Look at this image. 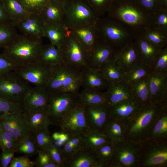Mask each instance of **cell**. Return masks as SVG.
Masks as SVG:
<instances>
[{
    "mask_svg": "<svg viewBox=\"0 0 167 167\" xmlns=\"http://www.w3.org/2000/svg\"><path fill=\"white\" fill-rule=\"evenodd\" d=\"M167 109V102H151L141 108L125 122V140L138 144L147 140L157 118Z\"/></svg>",
    "mask_w": 167,
    "mask_h": 167,
    "instance_id": "1",
    "label": "cell"
},
{
    "mask_svg": "<svg viewBox=\"0 0 167 167\" xmlns=\"http://www.w3.org/2000/svg\"><path fill=\"white\" fill-rule=\"evenodd\" d=\"M123 22L132 27L138 35L145 28L152 26L154 15L137 0H114L106 14Z\"/></svg>",
    "mask_w": 167,
    "mask_h": 167,
    "instance_id": "2",
    "label": "cell"
},
{
    "mask_svg": "<svg viewBox=\"0 0 167 167\" xmlns=\"http://www.w3.org/2000/svg\"><path fill=\"white\" fill-rule=\"evenodd\" d=\"M95 26L98 38L109 44L115 53L134 41L138 35L129 25L106 15L99 18Z\"/></svg>",
    "mask_w": 167,
    "mask_h": 167,
    "instance_id": "3",
    "label": "cell"
},
{
    "mask_svg": "<svg viewBox=\"0 0 167 167\" xmlns=\"http://www.w3.org/2000/svg\"><path fill=\"white\" fill-rule=\"evenodd\" d=\"M42 45L41 38L18 34L4 47L3 55L19 68L39 61Z\"/></svg>",
    "mask_w": 167,
    "mask_h": 167,
    "instance_id": "4",
    "label": "cell"
},
{
    "mask_svg": "<svg viewBox=\"0 0 167 167\" xmlns=\"http://www.w3.org/2000/svg\"><path fill=\"white\" fill-rule=\"evenodd\" d=\"M82 70L63 62L51 66L50 75L45 88L49 92L78 93L82 87Z\"/></svg>",
    "mask_w": 167,
    "mask_h": 167,
    "instance_id": "5",
    "label": "cell"
},
{
    "mask_svg": "<svg viewBox=\"0 0 167 167\" xmlns=\"http://www.w3.org/2000/svg\"><path fill=\"white\" fill-rule=\"evenodd\" d=\"M65 24L69 29L79 26L95 24L99 18L84 0L63 2Z\"/></svg>",
    "mask_w": 167,
    "mask_h": 167,
    "instance_id": "6",
    "label": "cell"
},
{
    "mask_svg": "<svg viewBox=\"0 0 167 167\" xmlns=\"http://www.w3.org/2000/svg\"><path fill=\"white\" fill-rule=\"evenodd\" d=\"M78 93L62 92H49L46 109L51 124L58 126L66 113L79 101Z\"/></svg>",
    "mask_w": 167,
    "mask_h": 167,
    "instance_id": "7",
    "label": "cell"
},
{
    "mask_svg": "<svg viewBox=\"0 0 167 167\" xmlns=\"http://www.w3.org/2000/svg\"><path fill=\"white\" fill-rule=\"evenodd\" d=\"M31 87L14 71L0 75V97L7 101L22 103L25 93Z\"/></svg>",
    "mask_w": 167,
    "mask_h": 167,
    "instance_id": "8",
    "label": "cell"
},
{
    "mask_svg": "<svg viewBox=\"0 0 167 167\" xmlns=\"http://www.w3.org/2000/svg\"><path fill=\"white\" fill-rule=\"evenodd\" d=\"M114 146V156L109 167H134L139 165L141 152L140 144L125 140Z\"/></svg>",
    "mask_w": 167,
    "mask_h": 167,
    "instance_id": "9",
    "label": "cell"
},
{
    "mask_svg": "<svg viewBox=\"0 0 167 167\" xmlns=\"http://www.w3.org/2000/svg\"><path fill=\"white\" fill-rule=\"evenodd\" d=\"M60 49L64 63L81 70L88 66V53L71 31Z\"/></svg>",
    "mask_w": 167,
    "mask_h": 167,
    "instance_id": "10",
    "label": "cell"
},
{
    "mask_svg": "<svg viewBox=\"0 0 167 167\" xmlns=\"http://www.w3.org/2000/svg\"><path fill=\"white\" fill-rule=\"evenodd\" d=\"M58 126L68 135H81L88 127L84 105L79 101L64 115Z\"/></svg>",
    "mask_w": 167,
    "mask_h": 167,
    "instance_id": "11",
    "label": "cell"
},
{
    "mask_svg": "<svg viewBox=\"0 0 167 167\" xmlns=\"http://www.w3.org/2000/svg\"><path fill=\"white\" fill-rule=\"evenodd\" d=\"M51 66L40 61L18 68L15 73L24 81L37 86L45 87L49 79Z\"/></svg>",
    "mask_w": 167,
    "mask_h": 167,
    "instance_id": "12",
    "label": "cell"
},
{
    "mask_svg": "<svg viewBox=\"0 0 167 167\" xmlns=\"http://www.w3.org/2000/svg\"><path fill=\"white\" fill-rule=\"evenodd\" d=\"M141 152L139 164L143 167H165L167 164V145L165 142L153 140Z\"/></svg>",
    "mask_w": 167,
    "mask_h": 167,
    "instance_id": "13",
    "label": "cell"
},
{
    "mask_svg": "<svg viewBox=\"0 0 167 167\" xmlns=\"http://www.w3.org/2000/svg\"><path fill=\"white\" fill-rule=\"evenodd\" d=\"M22 34L32 37L42 38L45 23L41 14H30L18 20H11Z\"/></svg>",
    "mask_w": 167,
    "mask_h": 167,
    "instance_id": "14",
    "label": "cell"
},
{
    "mask_svg": "<svg viewBox=\"0 0 167 167\" xmlns=\"http://www.w3.org/2000/svg\"><path fill=\"white\" fill-rule=\"evenodd\" d=\"M148 78L151 102H167V72L151 71Z\"/></svg>",
    "mask_w": 167,
    "mask_h": 167,
    "instance_id": "15",
    "label": "cell"
},
{
    "mask_svg": "<svg viewBox=\"0 0 167 167\" xmlns=\"http://www.w3.org/2000/svg\"><path fill=\"white\" fill-rule=\"evenodd\" d=\"M22 111H15L0 114L3 129L17 139L29 132L22 115Z\"/></svg>",
    "mask_w": 167,
    "mask_h": 167,
    "instance_id": "16",
    "label": "cell"
},
{
    "mask_svg": "<svg viewBox=\"0 0 167 167\" xmlns=\"http://www.w3.org/2000/svg\"><path fill=\"white\" fill-rule=\"evenodd\" d=\"M115 52L107 42L98 38L92 50L88 53V66L99 70L105 63L115 59Z\"/></svg>",
    "mask_w": 167,
    "mask_h": 167,
    "instance_id": "17",
    "label": "cell"
},
{
    "mask_svg": "<svg viewBox=\"0 0 167 167\" xmlns=\"http://www.w3.org/2000/svg\"><path fill=\"white\" fill-rule=\"evenodd\" d=\"M49 94L45 87H31L23 97L22 103L24 109H46Z\"/></svg>",
    "mask_w": 167,
    "mask_h": 167,
    "instance_id": "18",
    "label": "cell"
},
{
    "mask_svg": "<svg viewBox=\"0 0 167 167\" xmlns=\"http://www.w3.org/2000/svg\"><path fill=\"white\" fill-rule=\"evenodd\" d=\"M115 59L124 73L141 62L139 51L135 41L115 52Z\"/></svg>",
    "mask_w": 167,
    "mask_h": 167,
    "instance_id": "19",
    "label": "cell"
},
{
    "mask_svg": "<svg viewBox=\"0 0 167 167\" xmlns=\"http://www.w3.org/2000/svg\"><path fill=\"white\" fill-rule=\"evenodd\" d=\"M88 127L102 131L110 118L107 104L84 105Z\"/></svg>",
    "mask_w": 167,
    "mask_h": 167,
    "instance_id": "20",
    "label": "cell"
},
{
    "mask_svg": "<svg viewBox=\"0 0 167 167\" xmlns=\"http://www.w3.org/2000/svg\"><path fill=\"white\" fill-rule=\"evenodd\" d=\"M22 113L28 130L32 133L48 128L51 124L46 109H23Z\"/></svg>",
    "mask_w": 167,
    "mask_h": 167,
    "instance_id": "21",
    "label": "cell"
},
{
    "mask_svg": "<svg viewBox=\"0 0 167 167\" xmlns=\"http://www.w3.org/2000/svg\"><path fill=\"white\" fill-rule=\"evenodd\" d=\"M105 92L109 106L123 101L134 100L131 86L124 80L109 84Z\"/></svg>",
    "mask_w": 167,
    "mask_h": 167,
    "instance_id": "22",
    "label": "cell"
},
{
    "mask_svg": "<svg viewBox=\"0 0 167 167\" xmlns=\"http://www.w3.org/2000/svg\"><path fill=\"white\" fill-rule=\"evenodd\" d=\"M93 150L85 146L65 163V167H105Z\"/></svg>",
    "mask_w": 167,
    "mask_h": 167,
    "instance_id": "23",
    "label": "cell"
},
{
    "mask_svg": "<svg viewBox=\"0 0 167 167\" xmlns=\"http://www.w3.org/2000/svg\"><path fill=\"white\" fill-rule=\"evenodd\" d=\"M81 83L83 89L102 91L109 85L99 70L90 66L82 70Z\"/></svg>",
    "mask_w": 167,
    "mask_h": 167,
    "instance_id": "24",
    "label": "cell"
},
{
    "mask_svg": "<svg viewBox=\"0 0 167 167\" xmlns=\"http://www.w3.org/2000/svg\"><path fill=\"white\" fill-rule=\"evenodd\" d=\"M77 40L88 53L95 44L98 36L95 24H86L70 29Z\"/></svg>",
    "mask_w": 167,
    "mask_h": 167,
    "instance_id": "25",
    "label": "cell"
},
{
    "mask_svg": "<svg viewBox=\"0 0 167 167\" xmlns=\"http://www.w3.org/2000/svg\"><path fill=\"white\" fill-rule=\"evenodd\" d=\"M135 42L139 51L141 62L151 69L155 58L163 48L149 41L143 34L138 35Z\"/></svg>",
    "mask_w": 167,
    "mask_h": 167,
    "instance_id": "26",
    "label": "cell"
},
{
    "mask_svg": "<svg viewBox=\"0 0 167 167\" xmlns=\"http://www.w3.org/2000/svg\"><path fill=\"white\" fill-rule=\"evenodd\" d=\"M71 30L64 24L45 23L44 37L48 38L51 44L61 49Z\"/></svg>",
    "mask_w": 167,
    "mask_h": 167,
    "instance_id": "27",
    "label": "cell"
},
{
    "mask_svg": "<svg viewBox=\"0 0 167 167\" xmlns=\"http://www.w3.org/2000/svg\"><path fill=\"white\" fill-rule=\"evenodd\" d=\"M102 131L114 145L125 140L126 126L125 121L110 117Z\"/></svg>",
    "mask_w": 167,
    "mask_h": 167,
    "instance_id": "28",
    "label": "cell"
},
{
    "mask_svg": "<svg viewBox=\"0 0 167 167\" xmlns=\"http://www.w3.org/2000/svg\"><path fill=\"white\" fill-rule=\"evenodd\" d=\"M141 108L134 100L123 101L109 106L110 117L125 121Z\"/></svg>",
    "mask_w": 167,
    "mask_h": 167,
    "instance_id": "29",
    "label": "cell"
},
{
    "mask_svg": "<svg viewBox=\"0 0 167 167\" xmlns=\"http://www.w3.org/2000/svg\"><path fill=\"white\" fill-rule=\"evenodd\" d=\"M41 15L46 23L65 25L63 6L55 2L49 0Z\"/></svg>",
    "mask_w": 167,
    "mask_h": 167,
    "instance_id": "30",
    "label": "cell"
},
{
    "mask_svg": "<svg viewBox=\"0 0 167 167\" xmlns=\"http://www.w3.org/2000/svg\"><path fill=\"white\" fill-rule=\"evenodd\" d=\"M148 76L131 85L133 99L141 107L151 103Z\"/></svg>",
    "mask_w": 167,
    "mask_h": 167,
    "instance_id": "31",
    "label": "cell"
},
{
    "mask_svg": "<svg viewBox=\"0 0 167 167\" xmlns=\"http://www.w3.org/2000/svg\"><path fill=\"white\" fill-rule=\"evenodd\" d=\"M81 136L85 146L93 151L110 141L102 131L89 127L82 133Z\"/></svg>",
    "mask_w": 167,
    "mask_h": 167,
    "instance_id": "32",
    "label": "cell"
},
{
    "mask_svg": "<svg viewBox=\"0 0 167 167\" xmlns=\"http://www.w3.org/2000/svg\"><path fill=\"white\" fill-rule=\"evenodd\" d=\"M99 70L109 84L124 80L125 73L115 59L105 63Z\"/></svg>",
    "mask_w": 167,
    "mask_h": 167,
    "instance_id": "33",
    "label": "cell"
},
{
    "mask_svg": "<svg viewBox=\"0 0 167 167\" xmlns=\"http://www.w3.org/2000/svg\"><path fill=\"white\" fill-rule=\"evenodd\" d=\"M39 61L49 66L63 63V57L61 49L51 44L43 45L40 52Z\"/></svg>",
    "mask_w": 167,
    "mask_h": 167,
    "instance_id": "34",
    "label": "cell"
},
{
    "mask_svg": "<svg viewBox=\"0 0 167 167\" xmlns=\"http://www.w3.org/2000/svg\"><path fill=\"white\" fill-rule=\"evenodd\" d=\"M78 96L79 101L84 105L107 104L105 91L83 89Z\"/></svg>",
    "mask_w": 167,
    "mask_h": 167,
    "instance_id": "35",
    "label": "cell"
},
{
    "mask_svg": "<svg viewBox=\"0 0 167 167\" xmlns=\"http://www.w3.org/2000/svg\"><path fill=\"white\" fill-rule=\"evenodd\" d=\"M38 149L33 135L28 132L17 139L15 152L31 156L37 154Z\"/></svg>",
    "mask_w": 167,
    "mask_h": 167,
    "instance_id": "36",
    "label": "cell"
},
{
    "mask_svg": "<svg viewBox=\"0 0 167 167\" xmlns=\"http://www.w3.org/2000/svg\"><path fill=\"white\" fill-rule=\"evenodd\" d=\"M167 137V109L164 110L156 120L150 132L147 140L158 141Z\"/></svg>",
    "mask_w": 167,
    "mask_h": 167,
    "instance_id": "37",
    "label": "cell"
},
{
    "mask_svg": "<svg viewBox=\"0 0 167 167\" xmlns=\"http://www.w3.org/2000/svg\"><path fill=\"white\" fill-rule=\"evenodd\" d=\"M85 146L81 135H68L61 152L65 162L70 159Z\"/></svg>",
    "mask_w": 167,
    "mask_h": 167,
    "instance_id": "38",
    "label": "cell"
},
{
    "mask_svg": "<svg viewBox=\"0 0 167 167\" xmlns=\"http://www.w3.org/2000/svg\"><path fill=\"white\" fill-rule=\"evenodd\" d=\"M151 71L149 67L140 62L125 73L124 81L131 85L147 77Z\"/></svg>",
    "mask_w": 167,
    "mask_h": 167,
    "instance_id": "39",
    "label": "cell"
},
{
    "mask_svg": "<svg viewBox=\"0 0 167 167\" xmlns=\"http://www.w3.org/2000/svg\"><path fill=\"white\" fill-rule=\"evenodd\" d=\"M18 34L11 20L0 23V47H5Z\"/></svg>",
    "mask_w": 167,
    "mask_h": 167,
    "instance_id": "40",
    "label": "cell"
},
{
    "mask_svg": "<svg viewBox=\"0 0 167 167\" xmlns=\"http://www.w3.org/2000/svg\"><path fill=\"white\" fill-rule=\"evenodd\" d=\"M143 35L148 41L161 48L167 46V33L149 26L145 28Z\"/></svg>",
    "mask_w": 167,
    "mask_h": 167,
    "instance_id": "41",
    "label": "cell"
},
{
    "mask_svg": "<svg viewBox=\"0 0 167 167\" xmlns=\"http://www.w3.org/2000/svg\"><path fill=\"white\" fill-rule=\"evenodd\" d=\"M5 6L11 20H18L29 14L17 0H3Z\"/></svg>",
    "mask_w": 167,
    "mask_h": 167,
    "instance_id": "42",
    "label": "cell"
},
{
    "mask_svg": "<svg viewBox=\"0 0 167 167\" xmlns=\"http://www.w3.org/2000/svg\"><path fill=\"white\" fill-rule=\"evenodd\" d=\"M99 161L105 167H109L114 153V145L109 141L101 145L94 151Z\"/></svg>",
    "mask_w": 167,
    "mask_h": 167,
    "instance_id": "43",
    "label": "cell"
},
{
    "mask_svg": "<svg viewBox=\"0 0 167 167\" xmlns=\"http://www.w3.org/2000/svg\"><path fill=\"white\" fill-rule=\"evenodd\" d=\"M32 134L38 151H45L49 146L54 143V140L50 135L49 128L42 129Z\"/></svg>",
    "mask_w": 167,
    "mask_h": 167,
    "instance_id": "44",
    "label": "cell"
},
{
    "mask_svg": "<svg viewBox=\"0 0 167 167\" xmlns=\"http://www.w3.org/2000/svg\"><path fill=\"white\" fill-rule=\"evenodd\" d=\"M100 18L106 15L114 0H84Z\"/></svg>",
    "mask_w": 167,
    "mask_h": 167,
    "instance_id": "45",
    "label": "cell"
},
{
    "mask_svg": "<svg viewBox=\"0 0 167 167\" xmlns=\"http://www.w3.org/2000/svg\"><path fill=\"white\" fill-rule=\"evenodd\" d=\"M30 14H41L49 0H17Z\"/></svg>",
    "mask_w": 167,
    "mask_h": 167,
    "instance_id": "46",
    "label": "cell"
},
{
    "mask_svg": "<svg viewBox=\"0 0 167 167\" xmlns=\"http://www.w3.org/2000/svg\"><path fill=\"white\" fill-rule=\"evenodd\" d=\"M151 70L155 71L167 72V46L162 49L155 58Z\"/></svg>",
    "mask_w": 167,
    "mask_h": 167,
    "instance_id": "47",
    "label": "cell"
},
{
    "mask_svg": "<svg viewBox=\"0 0 167 167\" xmlns=\"http://www.w3.org/2000/svg\"><path fill=\"white\" fill-rule=\"evenodd\" d=\"M17 139L8 131L3 129L0 133V148L2 150H12L15 151Z\"/></svg>",
    "mask_w": 167,
    "mask_h": 167,
    "instance_id": "48",
    "label": "cell"
},
{
    "mask_svg": "<svg viewBox=\"0 0 167 167\" xmlns=\"http://www.w3.org/2000/svg\"><path fill=\"white\" fill-rule=\"evenodd\" d=\"M152 27L167 33V11L159 9L156 11Z\"/></svg>",
    "mask_w": 167,
    "mask_h": 167,
    "instance_id": "49",
    "label": "cell"
},
{
    "mask_svg": "<svg viewBox=\"0 0 167 167\" xmlns=\"http://www.w3.org/2000/svg\"><path fill=\"white\" fill-rule=\"evenodd\" d=\"M35 162L37 167H59L52 160L49 154L45 151L39 150Z\"/></svg>",
    "mask_w": 167,
    "mask_h": 167,
    "instance_id": "50",
    "label": "cell"
},
{
    "mask_svg": "<svg viewBox=\"0 0 167 167\" xmlns=\"http://www.w3.org/2000/svg\"><path fill=\"white\" fill-rule=\"evenodd\" d=\"M23 109L22 103L11 102L0 97V114L15 111H22Z\"/></svg>",
    "mask_w": 167,
    "mask_h": 167,
    "instance_id": "51",
    "label": "cell"
},
{
    "mask_svg": "<svg viewBox=\"0 0 167 167\" xmlns=\"http://www.w3.org/2000/svg\"><path fill=\"white\" fill-rule=\"evenodd\" d=\"M45 151L59 167H65V162L62 155L61 149H59L54 143L49 146Z\"/></svg>",
    "mask_w": 167,
    "mask_h": 167,
    "instance_id": "52",
    "label": "cell"
},
{
    "mask_svg": "<svg viewBox=\"0 0 167 167\" xmlns=\"http://www.w3.org/2000/svg\"><path fill=\"white\" fill-rule=\"evenodd\" d=\"M35 165V161H31L26 155L13 157L11 161L9 167H33Z\"/></svg>",
    "mask_w": 167,
    "mask_h": 167,
    "instance_id": "53",
    "label": "cell"
},
{
    "mask_svg": "<svg viewBox=\"0 0 167 167\" xmlns=\"http://www.w3.org/2000/svg\"><path fill=\"white\" fill-rule=\"evenodd\" d=\"M18 68L3 54L0 55V75L9 71H14Z\"/></svg>",
    "mask_w": 167,
    "mask_h": 167,
    "instance_id": "54",
    "label": "cell"
},
{
    "mask_svg": "<svg viewBox=\"0 0 167 167\" xmlns=\"http://www.w3.org/2000/svg\"><path fill=\"white\" fill-rule=\"evenodd\" d=\"M15 152L12 150H4L0 155V167L8 166Z\"/></svg>",
    "mask_w": 167,
    "mask_h": 167,
    "instance_id": "55",
    "label": "cell"
},
{
    "mask_svg": "<svg viewBox=\"0 0 167 167\" xmlns=\"http://www.w3.org/2000/svg\"><path fill=\"white\" fill-rule=\"evenodd\" d=\"M146 10L154 15L159 9L158 0H137Z\"/></svg>",
    "mask_w": 167,
    "mask_h": 167,
    "instance_id": "56",
    "label": "cell"
},
{
    "mask_svg": "<svg viewBox=\"0 0 167 167\" xmlns=\"http://www.w3.org/2000/svg\"><path fill=\"white\" fill-rule=\"evenodd\" d=\"M11 20L5 8L3 0H0V23Z\"/></svg>",
    "mask_w": 167,
    "mask_h": 167,
    "instance_id": "57",
    "label": "cell"
},
{
    "mask_svg": "<svg viewBox=\"0 0 167 167\" xmlns=\"http://www.w3.org/2000/svg\"><path fill=\"white\" fill-rule=\"evenodd\" d=\"M159 9L164 11H167V0H158Z\"/></svg>",
    "mask_w": 167,
    "mask_h": 167,
    "instance_id": "58",
    "label": "cell"
},
{
    "mask_svg": "<svg viewBox=\"0 0 167 167\" xmlns=\"http://www.w3.org/2000/svg\"><path fill=\"white\" fill-rule=\"evenodd\" d=\"M51 0L55 2L60 4L62 5L63 6V2L62 1V0Z\"/></svg>",
    "mask_w": 167,
    "mask_h": 167,
    "instance_id": "59",
    "label": "cell"
},
{
    "mask_svg": "<svg viewBox=\"0 0 167 167\" xmlns=\"http://www.w3.org/2000/svg\"><path fill=\"white\" fill-rule=\"evenodd\" d=\"M2 129H3V128L2 127L1 123V120L0 119V133L1 132V131H2Z\"/></svg>",
    "mask_w": 167,
    "mask_h": 167,
    "instance_id": "60",
    "label": "cell"
},
{
    "mask_svg": "<svg viewBox=\"0 0 167 167\" xmlns=\"http://www.w3.org/2000/svg\"><path fill=\"white\" fill-rule=\"evenodd\" d=\"M66 0H62V1H63V2H64L65 1H66Z\"/></svg>",
    "mask_w": 167,
    "mask_h": 167,
    "instance_id": "61",
    "label": "cell"
}]
</instances>
